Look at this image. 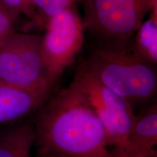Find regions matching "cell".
<instances>
[{"instance_id":"1","label":"cell","mask_w":157,"mask_h":157,"mask_svg":"<svg viewBox=\"0 0 157 157\" xmlns=\"http://www.w3.org/2000/svg\"><path fill=\"white\" fill-rule=\"evenodd\" d=\"M38 111L34 145L40 155L112 157L99 118L74 80Z\"/></svg>"},{"instance_id":"2","label":"cell","mask_w":157,"mask_h":157,"mask_svg":"<svg viewBox=\"0 0 157 157\" xmlns=\"http://www.w3.org/2000/svg\"><path fill=\"white\" fill-rule=\"evenodd\" d=\"M127 45V43L103 42L93 51L84 64L102 84L132 105L154 97L157 75L154 65Z\"/></svg>"},{"instance_id":"3","label":"cell","mask_w":157,"mask_h":157,"mask_svg":"<svg viewBox=\"0 0 157 157\" xmlns=\"http://www.w3.org/2000/svg\"><path fill=\"white\" fill-rule=\"evenodd\" d=\"M42 36L11 33L0 42V81L29 93L50 98L51 81L41 49Z\"/></svg>"},{"instance_id":"4","label":"cell","mask_w":157,"mask_h":157,"mask_svg":"<svg viewBox=\"0 0 157 157\" xmlns=\"http://www.w3.org/2000/svg\"><path fill=\"white\" fill-rule=\"evenodd\" d=\"M84 29L104 42L127 43L157 0H87Z\"/></svg>"},{"instance_id":"5","label":"cell","mask_w":157,"mask_h":157,"mask_svg":"<svg viewBox=\"0 0 157 157\" xmlns=\"http://www.w3.org/2000/svg\"><path fill=\"white\" fill-rule=\"evenodd\" d=\"M74 5L50 17L44 26L41 49L53 84L64 71L74 63L83 47L85 29Z\"/></svg>"},{"instance_id":"6","label":"cell","mask_w":157,"mask_h":157,"mask_svg":"<svg viewBox=\"0 0 157 157\" xmlns=\"http://www.w3.org/2000/svg\"><path fill=\"white\" fill-rule=\"evenodd\" d=\"M73 80L81 90L100 121L119 111L132 109V105L102 84L83 63Z\"/></svg>"},{"instance_id":"7","label":"cell","mask_w":157,"mask_h":157,"mask_svg":"<svg viewBox=\"0 0 157 157\" xmlns=\"http://www.w3.org/2000/svg\"><path fill=\"white\" fill-rule=\"evenodd\" d=\"M157 146V105L152 104L135 116L124 149L137 157H156Z\"/></svg>"},{"instance_id":"8","label":"cell","mask_w":157,"mask_h":157,"mask_svg":"<svg viewBox=\"0 0 157 157\" xmlns=\"http://www.w3.org/2000/svg\"><path fill=\"white\" fill-rule=\"evenodd\" d=\"M48 99L0 81V124L20 120L38 110Z\"/></svg>"},{"instance_id":"9","label":"cell","mask_w":157,"mask_h":157,"mask_svg":"<svg viewBox=\"0 0 157 157\" xmlns=\"http://www.w3.org/2000/svg\"><path fill=\"white\" fill-rule=\"evenodd\" d=\"M34 145V124L17 120L0 128V157H31Z\"/></svg>"},{"instance_id":"10","label":"cell","mask_w":157,"mask_h":157,"mask_svg":"<svg viewBox=\"0 0 157 157\" xmlns=\"http://www.w3.org/2000/svg\"><path fill=\"white\" fill-rule=\"evenodd\" d=\"M149 17L143 21L135 33L132 50L149 63H157V7L151 10Z\"/></svg>"},{"instance_id":"11","label":"cell","mask_w":157,"mask_h":157,"mask_svg":"<svg viewBox=\"0 0 157 157\" xmlns=\"http://www.w3.org/2000/svg\"><path fill=\"white\" fill-rule=\"evenodd\" d=\"M43 22L75 5L76 0H31Z\"/></svg>"},{"instance_id":"12","label":"cell","mask_w":157,"mask_h":157,"mask_svg":"<svg viewBox=\"0 0 157 157\" xmlns=\"http://www.w3.org/2000/svg\"><path fill=\"white\" fill-rule=\"evenodd\" d=\"M2 1L13 10L19 13L20 15H24L31 21L36 23L38 26L44 28V23L37 13L31 0H2Z\"/></svg>"},{"instance_id":"13","label":"cell","mask_w":157,"mask_h":157,"mask_svg":"<svg viewBox=\"0 0 157 157\" xmlns=\"http://www.w3.org/2000/svg\"><path fill=\"white\" fill-rule=\"evenodd\" d=\"M20 15L0 0V37L6 36L15 31V25Z\"/></svg>"},{"instance_id":"14","label":"cell","mask_w":157,"mask_h":157,"mask_svg":"<svg viewBox=\"0 0 157 157\" xmlns=\"http://www.w3.org/2000/svg\"><path fill=\"white\" fill-rule=\"evenodd\" d=\"M111 152L112 157H137L129 154L122 148H113Z\"/></svg>"},{"instance_id":"15","label":"cell","mask_w":157,"mask_h":157,"mask_svg":"<svg viewBox=\"0 0 157 157\" xmlns=\"http://www.w3.org/2000/svg\"><path fill=\"white\" fill-rule=\"evenodd\" d=\"M76 2H80V1H83V2H85V1H87V0H76Z\"/></svg>"},{"instance_id":"16","label":"cell","mask_w":157,"mask_h":157,"mask_svg":"<svg viewBox=\"0 0 157 157\" xmlns=\"http://www.w3.org/2000/svg\"><path fill=\"white\" fill-rule=\"evenodd\" d=\"M4 37H5V36H3V37H0V42H1V41H2V39L3 38H4Z\"/></svg>"}]
</instances>
